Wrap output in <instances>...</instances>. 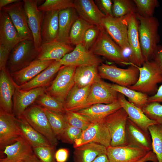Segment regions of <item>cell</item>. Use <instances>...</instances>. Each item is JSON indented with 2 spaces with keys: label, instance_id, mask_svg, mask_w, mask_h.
Masks as SVG:
<instances>
[{
  "label": "cell",
  "instance_id": "obj_1",
  "mask_svg": "<svg viewBox=\"0 0 162 162\" xmlns=\"http://www.w3.org/2000/svg\"><path fill=\"white\" fill-rule=\"evenodd\" d=\"M139 21L138 32L140 42L145 61L153 59L160 38L158 34L159 23L153 16L146 17L136 13Z\"/></svg>",
  "mask_w": 162,
  "mask_h": 162
},
{
  "label": "cell",
  "instance_id": "obj_2",
  "mask_svg": "<svg viewBox=\"0 0 162 162\" xmlns=\"http://www.w3.org/2000/svg\"><path fill=\"white\" fill-rule=\"evenodd\" d=\"M136 66L139 71L138 80L128 88L147 94L156 93L158 84L162 82V72L157 64L153 60L145 61L140 67Z\"/></svg>",
  "mask_w": 162,
  "mask_h": 162
},
{
  "label": "cell",
  "instance_id": "obj_3",
  "mask_svg": "<svg viewBox=\"0 0 162 162\" xmlns=\"http://www.w3.org/2000/svg\"><path fill=\"white\" fill-rule=\"evenodd\" d=\"M38 53L33 40H22L11 50L6 68L10 73L18 71L37 59Z\"/></svg>",
  "mask_w": 162,
  "mask_h": 162
},
{
  "label": "cell",
  "instance_id": "obj_4",
  "mask_svg": "<svg viewBox=\"0 0 162 162\" xmlns=\"http://www.w3.org/2000/svg\"><path fill=\"white\" fill-rule=\"evenodd\" d=\"M89 50L96 56L122 65H130L123 56V51L102 27L95 42Z\"/></svg>",
  "mask_w": 162,
  "mask_h": 162
},
{
  "label": "cell",
  "instance_id": "obj_5",
  "mask_svg": "<svg viewBox=\"0 0 162 162\" xmlns=\"http://www.w3.org/2000/svg\"><path fill=\"white\" fill-rule=\"evenodd\" d=\"M98 68L101 78L127 87L135 84L139 76V71L134 64L130 65L127 68L123 69L102 63Z\"/></svg>",
  "mask_w": 162,
  "mask_h": 162
},
{
  "label": "cell",
  "instance_id": "obj_6",
  "mask_svg": "<svg viewBox=\"0 0 162 162\" xmlns=\"http://www.w3.org/2000/svg\"><path fill=\"white\" fill-rule=\"evenodd\" d=\"M76 67L63 65L45 93L63 104L70 91L75 85L74 73Z\"/></svg>",
  "mask_w": 162,
  "mask_h": 162
},
{
  "label": "cell",
  "instance_id": "obj_7",
  "mask_svg": "<svg viewBox=\"0 0 162 162\" xmlns=\"http://www.w3.org/2000/svg\"><path fill=\"white\" fill-rule=\"evenodd\" d=\"M22 116L33 128L46 138L51 145L57 146L58 140L41 107L35 104H32L26 110Z\"/></svg>",
  "mask_w": 162,
  "mask_h": 162
},
{
  "label": "cell",
  "instance_id": "obj_8",
  "mask_svg": "<svg viewBox=\"0 0 162 162\" xmlns=\"http://www.w3.org/2000/svg\"><path fill=\"white\" fill-rule=\"evenodd\" d=\"M128 119L127 113L122 108L104 119L110 136V146H115L127 145L126 128Z\"/></svg>",
  "mask_w": 162,
  "mask_h": 162
},
{
  "label": "cell",
  "instance_id": "obj_9",
  "mask_svg": "<svg viewBox=\"0 0 162 162\" xmlns=\"http://www.w3.org/2000/svg\"><path fill=\"white\" fill-rule=\"evenodd\" d=\"M102 26L124 52L130 50L125 16L115 17L113 16H105L102 19Z\"/></svg>",
  "mask_w": 162,
  "mask_h": 162
},
{
  "label": "cell",
  "instance_id": "obj_10",
  "mask_svg": "<svg viewBox=\"0 0 162 162\" xmlns=\"http://www.w3.org/2000/svg\"><path fill=\"white\" fill-rule=\"evenodd\" d=\"M90 142L97 143L106 147L110 145V136L104 120L91 122L82 131L80 137L75 141L73 146L74 148Z\"/></svg>",
  "mask_w": 162,
  "mask_h": 162
},
{
  "label": "cell",
  "instance_id": "obj_11",
  "mask_svg": "<svg viewBox=\"0 0 162 162\" xmlns=\"http://www.w3.org/2000/svg\"><path fill=\"white\" fill-rule=\"evenodd\" d=\"M125 18L127 26L128 41L130 52V65L140 67L145 60L140 42L139 23L136 13H132L125 16Z\"/></svg>",
  "mask_w": 162,
  "mask_h": 162
},
{
  "label": "cell",
  "instance_id": "obj_12",
  "mask_svg": "<svg viewBox=\"0 0 162 162\" xmlns=\"http://www.w3.org/2000/svg\"><path fill=\"white\" fill-rule=\"evenodd\" d=\"M1 10L8 14L21 37L24 40H33L32 34L28 26L23 0L10 4Z\"/></svg>",
  "mask_w": 162,
  "mask_h": 162
},
{
  "label": "cell",
  "instance_id": "obj_13",
  "mask_svg": "<svg viewBox=\"0 0 162 162\" xmlns=\"http://www.w3.org/2000/svg\"><path fill=\"white\" fill-rule=\"evenodd\" d=\"M23 1L28 26L32 34L35 47L38 51L43 43L41 35L43 12L38 9V0H23Z\"/></svg>",
  "mask_w": 162,
  "mask_h": 162
},
{
  "label": "cell",
  "instance_id": "obj_14",
  "mask_svg": "<svg viewBox=\"0 0 162 162\" xmlns=\"http://www.w3.org/2000/svg\"><path fill=\"white\" fill-rule=\"evenodd\" d=\"M118 94L111 87L109 83L101 79L91 85L86 108L97 104L112 103L118 100Z\"/></svg>",
  "mask_w": 162,
  "mask_h": 162
},
{
  "label": "cell",
  "instance_id": "obj_15",
  "mask_svg": "<svg viewBox=\"0 0 162 162\" xmlns=\"http://www.w3.org/2000/svg\"><path fill=\"white\" fill-rule=\"evenodd\" d=\"M149 152L128 145L110 146L106 147V155L109 162H137Z\"/></svg>",
  "mask_w": 162,
  "mask_h": 162
},
{
  "label": "cell",
  "instance_id": "obj_16",
  "mask_svg": "<svg viewBox=\"0 0 162 162\" xmlns=\"http://www.w3.org/2000/svg\"><path fill=\"white\" fill-rule=\"evenodd\" d=\"M59 61L63 65L76 67L84 65L99 66L102 63L100 58L86 49L82 44L76 45L72 51Z\"/></svg>",
  "mask_w": 162,
  "mask_h": 162
},
{
  "label": "cell",
  "instance_id": "obj_17",
  "mask_svg": "<svg viewBox=\"0 0 162 162\" xmlns=\"http://www.w3.org/2000/svg\"><path fill=\"white\" fill-rule=\"evenodd\" d=\"M13 114L0 111V149L14 142L21 136Z\"/></svg>",
  "mask_w": 162,
  "mask_h": 162
},
{
  "label": "cell",
  "instance_id": "obj_18",
  "mask_svg": "<svg viewBox=\"0 0 162 162\" xmlns=\"http://www.w3.org/2000/svg\"><path fill=\"white\" fill-rule=\"evenodd\" d=\"M46 89L41 87L23 91L17 86L13 98V115L16 118L22 116L26 110L45 92Z\"/></svg>",
  "mask_w": 162,
  "mask_h": 162
},
{
  "label": "cell",
  "instance_id": "obj_19",
  "mask_svg": "<svg viewBox=\"0 0 162 162\" xmlns=\"http://www.w3.org/2000/svg\"><path fill=\"white\" fill-rule=\"evenodd\" d=\"M17 86L7 68L0 70V111L13 114V98Z\"/></svg>",
  "mask_w": 162,
  "mask_h": 162
},
{
  "label": "cell",
  "instance_id": "obj_20",
  "mask_svg": "<svg viewBox=\"0 0 162 162\" xmlns=\"http://www.w3.org/2000/svg\"><path fill=\"white\" fill-rule=\"evenodd\" d=\"M24 40L19 34L8 14L0 11V45L11 51L18 43Z\"/></svg>",
  "mask_w": 162,
  "mask_h": 162
},
{
  "label": "cell",
  "instance_id": "obj_21",
  "mask_svg": "<svg viewBox=\"0 0 162 162\" xmlns=\"http://www.w3.org/2000/svg\"><path fill=\"white\" fill-rule=\"evenodd\" d=\"M6 155L1 158L0 162H20L32 155V147L22 135L14 143L6 146L0 151Z\"/></svg>",
  "mask_w": 162,
  "mask_h": 162
},
{
  "label": "cell",
  "instance_id": "obj_22",
  "mask_svg": "<svg viewBox=\"0 0 162 162\" xmlns=\"http://www.w3.org/2000/svg\"><path fill=\"white\" fill-rule=\"evenodd\" d=\"M118 100L122 108L127 113L128 118L145 132L149 134V127L157 123L149 118L141 109L129 102L123 94L118 93Z\"/></svg>",
  "mask_w": 162,
  "mask_h": 162
},
{
  "label": "cell",
  "instance_id": "obj_23",
  "mask_svg": "<svg viewBox=\"0 0 162 162\" xmlns=\"http://www.w3.org/2000/svg\"><path fill=\"white\" fill-rule=\"evenodd\" d=\"M74 8L78 16L89 23L100 27L106 16L92 0H74Z\"/></svg>",
  "mask_w": 162,
  "mask_h": 162
},
{
  "label": "cell",
  "instance_id": "obj_24",
  "mask_svg": "<svg viewBox=\"0 0 162 162\" xmlns=\"http://www.w3.org/2000/svg\"><path fill=\"white\" fill-rule=\"evenodd\" d=\"M74 49L70 44L56 40L43 43L38 50L37 59L44 61H60Z\"/></svg>",
  "mask_w": 162,
  "mask_h": 162
},
{
  "label": "cell",
  "instance_id": "obj_25",
  "mask_svg": "<svg viewBox=\"0 0 162 162\" xmlns=\"http://www.w3.org/2000/svg\"><path fill=\"white\" fill-rule=\"evenodd\" d=\"M126 138L127 145L148 152L152 151L150 134L145 132L128 118L126 125Z\"/></svg>",
  "mask_w": 162,
  "mask_h": 162
},
{
  "label": "cell",
  "instance_id": "obj_26",
  "mask_svg": "<svg viewBox=\"0 0 162 162\" xmlns=\"http://www.w3.org/2000/svg\"><path fill=\"white\" fill-rule=\"evenodd\" d=\"M63 65L59 61H54L46 69L32 80L26 83L17 86L20 90L27 91L38 88L49 86Z\"/></svg>",
  "mask_w": 162,
  "mask_h": 162
},
{
  "label": "cell",
  "instance_id": "obj_27",
  "mask_svg": "<svg viewBox=\"0 0 162 162\" xmlns=\"http://www.w3.org/2000/svg\"><path fill=\"white\" fill-rule=\"evenodd\" d=\"M122 108L118 100L109 104L93 105L75 112L85 118L91 123L104 120L107 116Z\"/></svg>",
  "mask_w": 162,
  "mask_h": 162
},
{
  "label": "cell",
  "instance_id": "obj_28",
  "mask_svg": "<svg viewBox=\"0 0 162 162\" xmlns=\"http://www.w3.org/2000/svg\"><path fill=\"white\" fill-rule=\"evenodd\" d=\"M54 61L36 59L26 67L10 74L16 85L19 86L32 80Z\"/></svg>",
  "mask_w": 162,
  "mask_h": 162
},
{
  "label": "cell",
  "instance_id": "obj_29",
  "mask_svg": "<svg viewBox=\"0 0 162 162\" xmlns=\"http://www.w3.org/2000/svg\"><path fill=\"white\" fill-rule=\"evenodd\" d=\"M91 85L83 87L74 85L68 93L64 104L66 111L76 112L86 108Z\"/></svg>",
  "mask_w": 162,
  "mask_h": 162
},
{
  "label": "cell",
  "instance_id": "obj_30",
  "mask_svg": "<svg viewBox=\"0 0 162 162\" xmlns=\"http://www.w3.org/2000/svg\"><path fill=\"white\" fill-rule=\"evenodd\" d=\"M59 10L43 12L41 35L43 43L56 40L58 29Z\"/></svg>",
  "mask_w": 162,
  "mask_h": 162
},
{
  "label": "cell",
  "instance_id": "obj_31",
  "mask_svg": "<svg viewBox=\"0 0 162 162\" xmlns=\"http://www.w3.org/2000/svg\"><path fill=\"white\" fill-rule=\"evenodd\" d=\"M78 17L76 10L74 8H68L59 11V29L56 40L70 44L69 37L70 31L73 23Z\"/></svg>",
  "mask_w": 162,
  "mask_h": 162
},
{
  "label": "cell",
  "instance_id": "obj_32",
  "mask_svg": "<svg viewBox=\"0 0 162 162\" xmlns=\"http://www.w3.org/2000/svg\"><path fill=\"white\" fill-rule=\"evenodd\" d=\"M16 121L21 135L32 147L52 145L46 138L33 128L22 116L16 118Z\"/></svg>",
  "mask_w": 162,
  "mask_h": 162
},
{
  "label": "cell",
  "instance_id": "obj_33",
  "mask_svg": "<svg viewBox=\"0 0 162 162\" xmlns=\"http://www.w3.org/2000/svg\"><path fill=\"white\" fill-rule=\"evenodd\" d=\"M106 153V147L105 146L88 143L74 148V159L75 162H92L98 156Z\"/></svg>",
  "mask_w": 162,
  "mask_h": 162
},
{
  "label": "cell",
  "instance_id": "obj_34",
  "mask_svg": "<svg viewBox=\"0 0 162 162\" xmlns=\"http://www.w3.org/2000/svg\"><path fill=\"white\" fill-rule=\"evenodd\" d=\"M98 66L84 65L76 67L74 75L75 85L79 87H83L100 79Z\"/></svg>",
  "mask_w": 162,
  "mask_h": 162
},
{
  "label": "cell",
  "instance_id": "obj_35",
  "mask_svg": "<svg viewBox=\"0 0 162 162\" xmlns=\"http://www.w3.org/2000/svg\"><path fill=\"white\" fill-rule=\"evenodd\" d=\"M109 84L113 90L127 97L129 102L142 109L148 103L146 94L116 84Z\"/></svg>",
  "mask_w": 162,
  "mask_h": 162
},
{
  "label": "cell",
  "instance_id": "obj_36",
  "mask_svg": "<svg viewBox=\"0 0 162 162\" xmlns=\"http://www.w3.org/2000/svg\"><path fill=\"white\" fill-rule=\"evenodd\" d=\"M92 25L79 16L73 23L70 31L69 42L70 44H82L83 38L87 30Z\"/></svg>",
  "mask_w": 162,
  "mask_h": 162
},
{
  "label": "cell",
  "instance_id": "obj_37",
  "mask_svg": "<svg viewBox=\"0 0 162 162\" xmlns=\"http://www.w3.org/2000/svg\"><path fill=\"white\" fill-rule=\"evenodd\" d=\"M42 108L47 117L55 135L58 140H60L67 123L64 114L52 111L45 108Z\"/></svg>",
  "mask_w": 162,
  "mask_h": 162
},
{
  "label": "cell",
  "instance_id": "obj_38",
  "mask_svg": "<svg viewBox=\"0 0 162 162\" xmlns=\"http://www.w3.org/2000/svg\"><path fill=\"white\" fill-rule=\"evenodd\" d=\"M148 130L152 140V151L158 162H162V126L155 124L149 126Z\"/></svg>",
  "mask_w": 162,
  "mask_h": 162
},
{
  "label": "cell",
  "instance_id": "obj_39",
  "mask_svg": "<svg viewBox=\"0 0 162 162\" xmlns=\"http://www.w3.org/2000/svg\"><path fill=\"white\" fill-rule=\"evenodd\" d=\"M34 104L50 110L64 114V104L45 92L39 96Z\"/></svg>",
  "mask_w": 162,
  "mask_h": 162
},
{
  "label": "cell",
  "instance_id": "obj_40",
  "mask_svg": "<svg viewBox=\"0 0 162 162\" xmlns=\"http://www.w3.org/2000/svg\"><path fill=\"white\" fill-rule=\"evenodd\" d=\"M112 1V13L114 17H120L136 12L134 1L130 0H114Z\"/></svg>",
  "mask_w": 162,
  "mask_h": 162
},
{
  "label": "cell",
  "instance_id": "obj_41",
  "mask_svg": "<svg viewBox=\"0 0 162 162\" xmlns=\"http://www.w3.org/2000/svg\"><path fill=\"white\" fill-rule=\"evenodd\" d=\"M70 8H74V0H46L38 7L39 10L43 12L60 11Z\"/></svg>",
  "mask_w": 162,
  "mask_h": 162
},
{
  "label": "cell",
  "instance_id": "obj_42",
  "mask_svg": "<svg viewBox=\"0 0 162 162\" xmlns=\"http://www.w3.org/2000/svg\"><path fill=\"white\" fill-rule=\"evenodd\" d=\"M136 7V12L144 17L153 16L154 10L159 6L157 0H134Z\"/></svg>",
  "mask_w": 162,
  "mask_h": 162
},
{
  "label": "cell",
  "instance_id": "obj_43",
  "mask_svg": "<svg viewBox=\"0 0 162 162\" xmlns=\"http://www.w3.org/2000/svg\"><path fill=\"white\" fill-rule=\"evenodd\" d=\"M144 113L150 119L162 126V105L153 102L148 103L142 109Z\"/></svg>",
  "mask_w": 162,
  "mask_h": 162
},
{
  "label": "cell",
  "instance_id": "obj_44",
  "mask_svg": "<svg viewBox=\"0 0 162 162\" xmlns=\"http://www.w3.org/2000/svg\"><path fill=\"white\" fill-rule=\"evenodd\" d=\"M56 146H38L32 147L34 154L42 162H57L55 158Z\"/></svg>",
  "mask_w": 162,
  "mask_h": 162
},
{
  "label": "cell",
  "instance_id": "obj_45",
  "mask_svg": "<svg viewBox=\"0 0 162 162\" xmlns=\"http://www.w3.org/2000/svg\"><path fill=\"white\" fill-rule=\"evenodd\" d=\"M64 116L67 123L83 131L91 124L85 118L75 112L66 111Z\"/></svg>",
  "mask_w": 162,
  "mask_h": 162
},
{
  "label": "cell",
  "instance_id": "obj_46",
  "mask_svg": "<svg viewBox=\"0 0 162 162\" xmlns=\"http://www.w3.org/2000/svg\"><path fill=\"white\" fill-rule=\"evenodd\" d=\"M82 130L67 123L60 140L63 142L73 144L81 136Z\"/></svg>",
  "mask_w": 162,
  "mask_h": 162
},
{
  "label": "cell",
  "instance_id": "obj_47",
  "mask_svg": "<svg viewBox=\"0 0 162 162\" xmlns=\"http://www.w3.org/2000/svg\"><path fill=\"white\" fill-rule=\"evenodd\" d=\"M102 28L92 25L87 30L84 35L82 44L86 49L89 50L95 42Z\"/></svg>",
  "mask_w": 162,
  "mask_h": 162
},
{
  "label": "cell",
  "instance_id": "obj_48",
  "mask_svg": "<svg viewBox=\"0 0 162 162\" xmlns=\"http://www.w3.org/2000/svg\"><path fill=\"white\" fill-rule=\"evenodd\" d=\"M94 2L100 10L106 16H113V1L111 0H96Z\"/></svg>",
  "mask_w": 162,
  "mask_h": 162
},
{
  "label": "cell",
  "instance_id": "obj_49",
  "mask_svg": "<svg viewBox=\"0 0 162 162\" xmlns=\"http://www.w3.org/2000/svg\"><path fill=\"white\" fill-rule=\"evenodd\" d=\"M11 51L0 45V70L6 69V65Z\"/></svg>",
  "mask_w": 162,
  "mask_h": 162
},
{
  "label": "cell",
  "instance_id": "obj_50",
  "mask_svg": "<svg viewBox=\"0 0 162 162\" xmlns=\"http://www.w3.org/2000/svg\"><path fill=\"white\" fill-rule=\"evenodd\" d=\"M69 155V151L66 148H61L56 152L55 158L57 162H65Z\"/></svg>",
  "mask_w": 162,
  "mask_h": 162
},
{
  "label": "cell",
  "instance_id": "obj_51",
  "mask_svg": "<svg viewBox=\"0 0 162 162\" xmlns=\"http://www.w3.org/2000/svg\"><path fill=\"white\" fill-rule=\"evenodd\" d=\"M153 102L162 103V84L159 87L154 95L148 97V103Z\"/></svg>",
  "mask_w": 162,
  "mask_h": 162
},
{
  "label": "cell",
  "instance_id": "obj_52",
  "mask_svg": "<svg viewBox=\"0 0 162 162\" xmlns=\"http://www.w3.org/2000/svg\"><path fill=\"white\" fill-rule=\"evenodd\" d=\"M153 60L157 64L162 72V45H158Z\"/></svg>",
  "mask_w": 162,
  "mask_h": 162
},
{
  "label": "cell",
  "instance_id": "obj_53",
  "mask_svg": "<svg viewBox=\"0 0 162 162\" xmlns=\"http://www.w3.org/2000/svg\"><path fill=\"white\" fill-rule=\"evenodd\" d=\"M148 161L158 162L157 157L152 151L148 152L143 158L137 162H148Z\"/></svg>",
  "mask_w": 162,
  "mask_h": 162
},
{
  "label": "cell",
  "instance_id": "obj_54",
  "mask_svg": "<svg viewBox=\"0 0 162 162\" xmlns=\"http://www.w3.org/2000/svg\"><path fill=\"white\" fill-rule=\"evenodd\" d=\"M20 162H42L34 153Z\"/></svg>",
  "mask_w": 162,
  "mask_h": 162
},
{
  "label": "cell",
  "instance_id": "obj_55",
  "mask_svg": "<svg viewBox=\"0 0 162 162\" xmlns=\"http://www.w3.org/2000/svg\"><path fill=\"white\" fill-rule=\"evenodd\" d=\"M19 0H0V9L13 3L17 2Z\"/></svg>",
  "mask_w": 162,
  "mask_h": 162
},
{
  "label": "cell",
  "instance_id": "obj_56",
  "mask_svg": "<svg viewBox=\"0 0 162 162\" xmlns=\"http://www.w3.org/2000/svg\"><path fill=\"white\" fill-rule=\"evenodd\" d=\"M92 162H109L106 154H102L97 157Z\"/></svg>",
  "mask_w": 162,
  "mask_h": 162
}]
</instances>
